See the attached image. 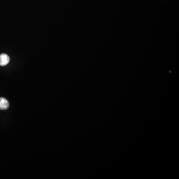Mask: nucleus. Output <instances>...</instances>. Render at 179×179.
I'll list each match as a JSON object with an SVG mask.
<instances>
[{"mask_svg": "<svg viewBox=\"0 0 179 179\" xmlns=\"http://www.w3.org/2000/svg\"><path fill=\"white\" fill-rule=\"evenodd\" d=\"M10 60L9 56L6 54H2L0 55V66H4L7 65L10 62Z\"/></svg>", "mask_w": 179, "mask_h": 179, "instance_id": "f257e3e1", "label": "nucleus"}, {"mask_svg": "<svg viewBox=\"0 0 179 179\" xmlns=\"http://www.w3.org/2000/svg\"><path fill=\"white\" fill-rule=\"evenodd\" d=\"M9 107V101L4 98H0V110H5Z\"/></svg>", "mask_w": 179, "mask_h": 179, "instance_id": "f03ea898", "label": "nucleus"}]
</instances>
